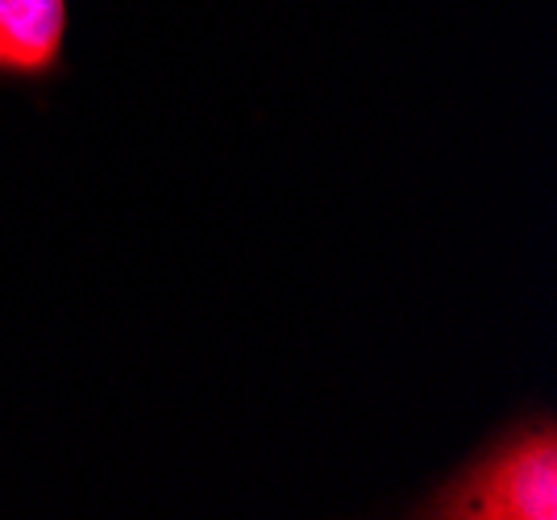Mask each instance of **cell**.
<instances>
[{
  "instance_id": "cell-1",
  "label": "cell",
  "mask_w": 557,
  "mask_h": 520,
  "mask_svg": "<svg viewBox=\"0 0 557 520\" xmlns=\"http://www.w3.org/2000/svg\"><path fill=\"white\" fill-rule=\"evenodd\" d=\"M442 520H554L557 429L549 417L511 425L420 508Z\"/></svg>"
},
{
  "instance_id": "cell-2",
  "label": "cell",
  "mask_w": 557,
  "mask_h": 520,
  "mask_svg": "<svg viewBox=\"0 0 557 520\" xmlns=\"http://www.w3.org/2000/svg\"><path fill=\"white\" fill-rule=\"evenodd\" d=\"M71 0H0V84H50L67 72Z\"/></svg>"
}]
</instances>
